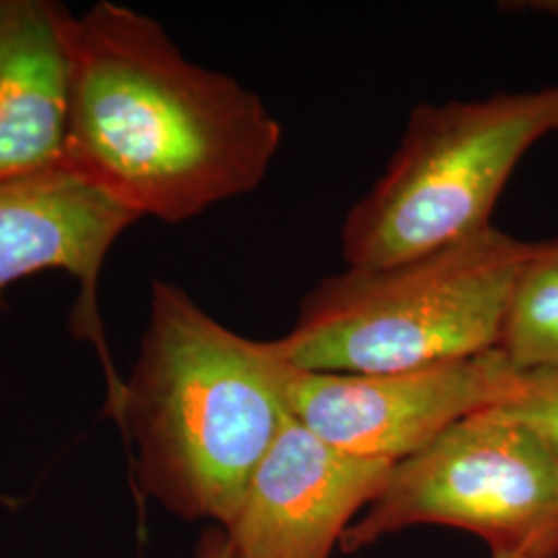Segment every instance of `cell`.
I'll return each instance as SVG.
<instances>
[{
    "mask_svg": "<svg viewBox=\"0 0 558 558\" xmlns=\"http://www.w3.org/2000/svg\"><path fill=\"white\" fill-rule=\"evenodd\" d=\"M62 163L140 218L193 220L253 193L283 129L242 83L186 59L158 21L100 0L64 20Z\"/></svg>",
    "mask_w": 558,
    "mask_h": 558,
    "instance_id": "obj_1",
    "label": "cell"
},
{
    "mask_svg": "<svg viewBox=\"0 0 558 558\" xmlns=\"http://www.w3.org/2000/svg\"><path fill=\"white\" fill-rule=\"evenodd\" d=\"M271 341L239 336L182 288L154 281L140 356L112 414L141 490L223 527L288 416Z\"/></svg>",
    "mask_w": 558,
    "mask_h": 558,
    "instance_id": "obj_2",
    "label": "cell"
},
{
    "mask_svg": "<svg viewBox=\"0 0 558 558\" xmlns=\"http://www.w3.org/2000/svg\"><path fill=\"white\" fill-rule=\"evenodd\" d=\"M536 242L488 226L437 251L320 279L271 339L296 371L391 375L497 348L519 269Z\"/></svg>",
    "mask_w": 558,
    "mask_h": 558,
    "instance_id": "obj_3",
    "label": "cell"
},
{
    "mask_svg": "<svg viewBox=\"0 0 558 558\" xmlns=\"http://www.w3.org/2000/svg\"><path fill=\"white\" fill-rule=\"evenodd\" d=\"M558 131V83L486 100L420 104L398 151L341 226L348 267H383L490 226L515 166Z\"/></svg>",
    "mask_w": 558,
    "mask_h": 558,
    "instance_id": "obj_4",
    "label": "cell"
},
{
    "mask_svg": "<svg viewBox=\"0 0 558 558\" xmlns=\"http://www.w3.org/2000/svg\"><path fill=\"white\" fill-rule=\"evenodd\" d=\"M424 523L468 530L493 555L558 558L557 459L519 420L499 408L482 410L398 461L339 544L359 553Z\"/></svg>",
    "mask_w": 558,
    "mask_h": 558,
    "instance_id": "obj_5",
    "label": "cell"
},
{
    "mask_svg": "<svg viewBox=\"0 0 558 558\" xmlns=\"http://www.w3.org/2000/svg\"><path fill=\"white\" fill-rule=\"evenodd\" d=\"M283 403L320 439L398 463L449 426L511 398L518 368L499 348L391 375L306 373L283 362Z\"/></svg>",
    "mask_w": 558,
    "mask_h": 558,
    "instance_id": "obj_6",
    "label": "cell"
},
{
    "mask_svg": "<svg viewBox=\"0 0 558 558\" xmlns=\"http://www.w3.org/2000/svg\"><path fill=\"white\" fill-rule=\"evenodd\" d=\"M141 218L64 163L0 180V308L21 279L62 271L77 281L71 327L100 352L108 380L106 414L124 380L112 368L100 315V278L117 240Z\"/></svg>",
    "mask_w": 558,
    "mask_h": 558,
    "instance_id": "obj_7",
    "label": "cell"
},
{
    "mask_svg": "<svg viewBox=\"0 0 558 558\" xmlns=\"http://www.w3.org/2000/svg\"><path fill=\"white\" fill-rule=\"evenodd\" d=\"M393 465L341 451L288 414L221 530L240 558H329Z\"/></svg>",
    "mask_w": 558,
    "mask_h": 558,
    "instance_id": "obj_8",
    "label": "cell"
},
{
    "mask_svg": "<svg viewBox=\"0 0 558 558\" xmlns=\"http://www.w3.org/2000/svg\"><path fill=\"white\" fill-rule=\"evenodd\" d=\"M66 15L52 0H0V180L62 163Z\"/></svg>",
    "mask_w": 558,
    "mask_h": 558,
    "instance_id": "obj_9",
    "label": "cell"
},
{
    "mask_svg": "<svg viewBox=\"0 0 558 558\" xmlns=\"http://www.w3.org/2000/svg\"><path fill=\"white\" fill-rule=\"evenodd\" d=\"M497 348L518 371L558 368V240L536 242L519 269Z\"/></svg>",
    "mask_w": 558,
    "mask_h": 558,
    "instance_id": "obj_10",
    "label": "cell"
},
{
    "mask_svg": "<svg viewBox=\"0 0 558 558\" xmlns=\"http://www.w3.org/2000/svg\"><path fill=\"white\" fill-rule=\"evenodd\" d=\"M499 410L527 426L558 463V368L518 371L511 398Z\"/></svg>",
    "mask_w": 558,
    "mask_h": 558,
    "instance_id": "obj_11",
    "label": "cell"
},
{
    "mask_svg": "<svg viewBox=\"0 0 558 558\" xmlns=\"http://www.w3.org/2000/svg\"><path fill=\"white\" fill-rule=\"evenodd\" d=\"M195 558H240L226 538L220 525H211L201 534Z\"/></svg>",
    "mask_w": 558,
    "mask_h": 558,
    "instance_id": "obj_12",
    "label": "cell"
},
{
    "mask_svg": "<svg viewBox=\"0 0 558 558\" xmlns=\"http://www.w3.org/2000/svg\"><path fill=\"white\" fill-rule=\"evenodd\" d=\"M499 7L502 11L558 17V0H513V2H500Z\"/></svg>",
    "mask_w": 558,
    "mask_h": 558,
    "instance_id": "obj_13",
    "label": "cell"
},
{
    "mask_svg": "<svg viewBox=\"0 0 558 558\" xmlns=\"http://www.w3.org/2000/svg\"><path fill=\"white\" fill-rule=\"evenodd\" d=\"M17 505V500L9 499V497H0V507H13Z\"/></svg>",
    "mask_w": 558,
    "mask_h": 558,
    "instance_id": "obj_14",
    "label": "cell"
},
{
    "mask_svg": "<svg viewBox=\"0 0 558 558\" xmlns=\"http://www.w3.org/2000/svg\"><path fill=\"white\" fill-rule=\"evenodd\" d=\"M493 558H515V557H505V555H493Z\"/></svg>",
    "mask_w": 558,
    "mask_h": 558,
    "instance_id": "obj_15",
    "label": "cell"
}]
</instances>
